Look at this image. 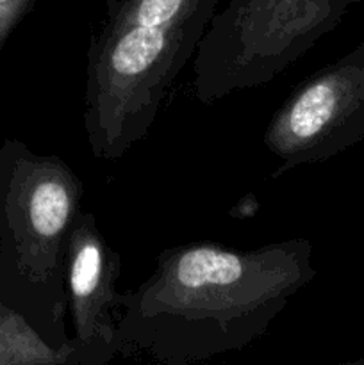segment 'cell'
Here are the masks:
<instances>
[{
  "label": "cell",
  "instance_id": "1",
  "mask_svg": "<svg viewBox=\"0 0 364 365\" xmlns=\"http://www.w3.org/2000/svg\"><path fill=\"white\" fill-rule=\"evenodd\" d=\"M316 271L309 239L256 250L214 242L168 248L156 269L120 299L123 356L189 365L259 341Z\"/></svg>",
  "mask_w": 364,
  "mask_h": 365
},
{
  "label": "cell",
  "instance_id": "2",
  "mask_svg": "<svg viewBox=\"0 0 364 365\" xmlns=\"http://www.w3.org/2000/svg\"><path fill=\"white\" fill-rule=\"evenodd\" d=\"M84 185L57 155L36 153L18 139L0 146V302L20 310L52 344H74L64 255ZM75 364V356H74Z\"/></svg>",
  "mask_w": 364,
  "mask_h": 365
},
{
  "label": "cell",
  "instance_id": "3",
  "mask_svg": "<svg viewBox=\"0 0 364 365\" xmlns=\"http://www.w3.org/2000/svg\"><path fill=\"white\" fill-rule=\"evenodd\" d=\"M203 32L102 21L89 39L84 95V130L96 159H120L148 134Z\"/></svg>",
  "mask_w": 364,
  "mask_h": 365
},
{
  "label": "cell",
  "instance_id": "4",
  "mask_svg": "<svg viewBox=\"0 0 364 365\" xmlns=\"http://www.w3.org/2000/svg\"><path fill=\"white\" fill-rule=\"evenodd\" d=\"M357 0H228L193 56V91L213 103L288 70Z\"/></svg>",
  "mask_w": 364,
  "mask_h": 365
},
{
  "label": "cell",
  "instance_id": "5",
  "mask_svg": "<svg viewBox=\"0 0 364 365\" xmlns=\"http://www.w3.org/2000/svg\"><path fill=\"white\" fill-rule=\"evenodd\" d=\"M363 77L364 45L288 96L264 132V145L280 160L271 177L327 159L363 135Z\"/></svg>",
  "mask_w": 364,
  "mask_h": 365
},
{
  "label": "cell",
  "instance_id": "6",
  "mask_svg": "<svg viewBox=\"0 0 364 365\" xmlns=\"http://www.w3.org/2000/svg\"><path fill=\"white\" fill-rule=\"evenodd\" d=\"M121 259L103 239L95 214L79 210L64 255L75 365H103L120 353L118 317Z\"/></svg>",
  "mask_w": 364,
  "mask_h": 365
},
{
  "label": "cell",
  "instance_id": "7",
  "mask_svg": "<svg viewBox=\"0 0 364 365\" xmlns=\"http://www.w3.org/2000/svg\"><path fill=\"white\" fill-rule=\"evenodd\" d=\"M223 0H107L106 21L207 29Z\"/></svg>",
  "mask_w": 364,
  "mask_h": 365
},
{
  "label": "cell",
  "instance_id": "8",
  "mask_svg": "<svg viewBox=\"0 0 364 365\" xmlns=\"http://www.w3.org/2000/svg\"><path fill=\"white\" fill-rule=\"evenodd\" d=\"M0 365H74V356L52 344L20 310L0 302Z\"/></svg>",
  "mask_w": 364,
  "mask_h": 365
},
{
  "label": "cell",
  "instance_id": "9",
  "mask_svg": "<svg viewBox=\"0 0 364 365\" xmlns=\"http://www.w3.org/2000/svg\"><path fill=\"white\" fill-rule=\"evenodd\" d=\"M36 0H0V52L20 21L34 9Z\"/></svg>",
  "mask_w": 364,
  "mask_h": 365
},
{
  "label": "cell",
  "instance_id": "10",
  "mask_svg": "<svg viewBox=\"0 0 364 365\" xmlns=\"http://www.w3.org/2000/svg\"><path fill=\"white\" fill-rule=\"evenodd\" d=\"M355 364H359V365H364V359H360V360H357Z\"/></svg>",
  "mask_w": 364,
  "mask_h": 365
},
{
  "label": "cell",
  "instance_id": "11",
  "mask_svg": "<svg viewBox=\"0 0 364 365\" xmlns=\"http://www.w3.org/2000/svg\"><path fill=\"white\" fill-rule=\"evenodd\" d=\"M363 88H364V77H363Z\"/></svg>",
  "mask_w": 364,
  "mask_h": 365
}]
</instances>
